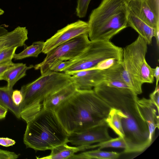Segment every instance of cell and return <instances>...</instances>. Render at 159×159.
Wrapping results in <instances>:
<instances>
[{"mask_svg":"<svg viewBox=\"0 0 159 159\" xmlns=\"http://www.w3.org/2000/svg\"><path fill=\"white\" fill-rule=\"evenodd\" d=\"M16 64L12 61L0 64V80H2V77L4 72L9 68Z\"/></svg>","mask_w":159,"mask_h":159,"instance_id":"obj_32","label":"cell"},{"mask_svg":"<svg viewBox=\"0 0 159 159\" xmlns=\"http://www.w3.org/2000/svg\"><path fill=\"white\" fill-rule=\"evenodd\" d=\"M4 13V11L1 9L0 8V16L2 15Z\"/></svg>","mask_w":159,"mask_h":159,"instance_id":"obj_36","label":"cell"},{"mask_svg":"<svg viewBox=\"0 0 159 159\" xmlns=\"http://www.w3.org/2000/svg\"><path fill=\"white\" fill-rule=\"evenodd\" d=\"M105 121L108 126L119 136L124 138V134L119 110L111 107Z\"/></svg>","mask_w":159,"mask_h":159,"instance_id":"obj_21","label":"cell"},{"mask_svg":"<svg viewBox=\"0 0 159 159\" xmlns=\"http://www.w3.org/2000/svg\"><path fill=\"white\" fill-rule=\"evenodd\" d=\"M125 0L128 3H129V2H130V1H131L133 0Z\"/></svg>","mask_w":159,"mask_h":159,"instance_id":"obj_37","label":"cell"},{"mask_svg":"<svg viewBox=\"0 0 159 159\" xmlns=\"http://www.w3.org/2000/svg\"><path fill=\"white\" fill-rule=\"evenodd\" d=\"M111 108L93 90L77 89L54 112L69 135L105 122Z\"/></svg>","mask_w":159,"mask_h":159,"instance_id":"obj_2","label":"cell"},{"mask_svg":"<svg viewBox=\"0 0 159 159\" xmlns=\"http://www.w3.org/2000/svg\"><path fill=\"white\" fill-rule=\"evenodd\" d=\"M153 75L156 80V86H157L158 84V82L159 79V67L157 66L155 68L152 69Z\"/></svg>","mask_w":159,"mask_h":159,"instance_id":"obj_34","label":"cell"},{"mask_svg":"<svg viewBox=\"0 0 159 159\" xmlns=\"http://www.w3.org/2000/svg\"><path fill=\"white\" fill-rule=\"evenodd\" d=\"M72 83L70 75L49 70L22 86L20 91L23 100L19 105L21 118L27 123L31 121L41 111L48 96Z\"/></svg>","mask_w":159,"mask_h":159,"instance_id":"obj_5","label":"cell"},{"mask_svg":"<svg viewBox=\"0 0 159 159\" xmlns=\"http://www.w3.org/2000/svg\"><path fill=\"white\" fill-rule=\"evenodd\" d=\"M119 153L115 152L102 151L101 149L92 150L74 154L70 159H116L120 156Z\"/></svg>","mask_w":159,"mask_h":159,"instance_id":"obj_20","label":"cell"},{"mask_svg":"<svg viewBox=\"0 0 159 159\" xmlns=\"http://www.w3.org/2000/svg\"><path fill=\"white\" fill-rule=\"evenodd\" d=\"M148 5L159 20V0H145Z\"/></svg>","mask_w":159,"mask_h":159,"instance_id":"obj_28","label":"cell"},{"mask_svg":"<svg viewBox=\"0 0 159 159\" xmlns=\"http://www.w3.org/2000/svg\"><path fill=\"white\" fill-rule=\"evenodd\" d=\"M50 154L42 157H37V159H70L75 153L80 151L86 150L85 147L78 146L71 147L64 143L57 146L51 150Z\"/></svg>","mask_w":159,"mask_h":159,"instance_id":"obj_18","label":"cell"},{"mask_svg":"<svg viewBox=\"0 0 159 159\" xmlns=\"http://www.w3.org/2000/svg\"><path fill=\"white\" fill-rule=\"evenodd\" d=\"M17 47L6 49L0 53V64L12 61Z\"/></svg>","mask_w":159,"mask_h":159,"instance_id":"obj_24","label":"cell"},{"mask_svg":"<svg viewBox=\"0 0 159 159\" xmlns=\"http://www.w3.org/2000/svg\"><path fill=\"white\" fill-rule=\"evenodd\" d=\"M91 0H78L76 8V15L82 18L86 15L89 5Z\"/></svg>","mask_w":159,"mask_h":159,"instance_id":"obj_25","label":"cell"},{"mask_svg":"<svg viewBox=\"0 0 159 159\" xmlns=\"http://www.w3.org/2000/svg\"><path fill=\"white\" fill-rule=\"evenodd\" d=\"M127 147L126 143L124 138L120 136L115 138H112L109 140L98 143L94 144L91 145L88 147V149H93L99 147L101 149L107 148H121L125 149Z\"/></svg>","mask_w":159,"mask_h":159,"instance_id":"obj_23","label":"cell"},{"mask_svg":"<svg viewBox=\"0 0 159 159\" xmlns=\"http://www.w3.org/2000/svg\"><path fill=\"white\" fill-rule=\"evenodd\" d=\"M109 127L106 122L89 128L83 131L69 135V142L77 146L88 147L112 138L109 134Z\"/></svg>","mask_w":159,"mask_h":159,"instance_id":"obj_10","label":"cell"},{"mask_svg":"<svg viewBox=\"0 0 159 159\" xmlns=\"http://www.w3.org/2000/svg\"><path fill=\"white\" fill-rule=\"evenodd\" d=\"M67 74L71 76L73 83L78 89H92L105 81L104 70L87 69Z\"/></svg>","mask_w":159,"mask_h":159,"instance_id":"obj_11","label":"cell"},{"mask_svg":"<svg viewBox=\"0 0 159 159\" xmlns=\"http://www.w3.org/2000/svg\"><path fill=\"white\" fill-rule=\"evenodd\" d=\"M68 64V61H59L52 64L49 67V71L51 70L55 72H62L63 70L66 67Z\"/></svg>","mask_w":159,"mask_h":159,"instance_id":"obj_27","label":"cell"},{"mask_svg":"<svg viewBox=\"0 0 159 159\" xmlns=\"http://www.w3.org/2000/svg\"><path fill=\"white\" fill-rule=\"evenodd\" d=\"M8 110L7 108L0 104V120L5 117Z\"/></svg>","mask_w":159,"mask_h":159,"instance_id":"obj_35","label":"cell"},{"mask_svg":"<svg viewBox=\"0 0 159 159\" xmlns=\"http://www.w3.org/2000/svg\"><path fill=\"white\" fill-rule=\"evenodd\" d=\"M13 90L9 89L7 86L0 87V104L10 111L17 118L20 119V107L14 103L12 98Z\"/></svg>","mask_w":159,"mask_h":159,"instance_id":"obj_19","label":"cell"},{"mask_svg":"<svg viewBox=\"0 0 159 159\" xmlns=\"http://www.w3.org/2000/svg\"><path fill=\"white\" fill-rule=\"evenodd\" d=\"M128 27L134 29L147 42L148 44H150L153 37V28L137 16L129 8L127 18Z\"/></svg>","mask_w":159,"mask_h":159,"instance_id":"obj_15","label":"cell"},{"mask_svg":"<svg viewBox=\"0 0 159 159\" xmlns=\"http://www.w3.org/2000/svg\"><path fill=\"white\" fill-rule=\"evenodd\" d=\"M151 102L157 107L158 109H159V86L158 85L156 86L154 91L149 95Z\"/></svg>","mask_w":159,"mask_h":159,"instance_id":"obj_30","label":"cell"},{"mask_svg":"<svg viewBox=\"0 0 159 159\" xmlns=\"http://www.w3.org/2000/svg\"><path fill=\"white\" fill-rule=\"evenodd\" d=\"M19 155L14 152L0 149V159H16Z\"/></svg>","mask_w":159,"mask_h":159,"instance_id":"obj_29","label":"cell"},{"mask_svg":"<svg viewBox=\"0 0 159 159\" xmlns=\"http://www.w3.org/2000/svg\"><path fill=\"white\" fill-rule=\"evenodd\" d=\"M44 43L43 41L34 42L30 46H25L20 52L15 53L13 59L20 60L30 57H37L42 52Z\"/></svg>","mask_w":159,"mask_h":159,"instance_id":"obj_22","label":"cell"},{"mask_svg":"<svg viewBox=\"0 0 159 159\" xmlns=\"http://www.w3.org/2000/svg\"><path fill=\"white\" fill-rule=\"evenodd\" d=\"M148 44L139 35L136 39L123 48L122 64L125 70L134 79L142 84L152 83V68L147 63L146 56Z\"/></svg>","mask_w":159,"mask_h":159,"instance_id":"obj_7","label":"cell"},{"mask_svg":"<svg viewBox=\"0 0 159 159\" xmlns=\"http://www.w3.org/2000/svg\"><path fill=\"white\" fill-rule=\"evenodd\" d=\"M129 9L125 0H102L89 16L88 35L90 41H110L127 27Z\"/></svg>","mask_w":159,"mask_h":159,"instance_id":"obj_3","label":"cell"},{"mask_svg":"<svg viewBox=\"0 0 159 159\" xmlns=\"http://www.w3.org/2000/svg\"><path fill=\"white\" fill-rule=\"evenodd\" d=\"M123 48L110 41H91L86 49L68 64L62 72L66 74L83 70L106 69L116 61L121 62Z\"/></svg>","mask_w":159,"mask_h":159,"instance_id":"obj_6","label":"cell"},{"mask_svg":"<svg viewBox=\"0 0 159 159\" xmlns=\"http://www.w3.org/2000/svg\"><path fill=\"white\" fill-rule=\"evenodd\" d=\"M27 124L23 139L26 148L44 151L69 142V134L54 111L43 107Z\"/></svg>","mask_w":159,"mask_h":159,"instance_id":"obj_4","label":"cell"},{"mask_svg":"<svg viewBox=\"0 0 159 159\" xmlns=\"http://www.w3.org/2000/svg\"><path fill=\"white\" fill-rule=\"evenodd\" d=\"M128 6L137 16L153 29L159 25V20L145 0H132L128 3Z\"/></svg>","mask_w":159,"mask_h":159,"instance_id":"obj_13","label":"cell"},{"mask_svg":"<svg viewBox=\"0 0 159 159\" xmlns=\"http://www.w3.org/2000/svg\"><path fill=\"white\" fill-rule=\"evenodd\" d=\"M122 68V61H116L110 66L104 69V82L108 85L114 87L130 89L122 78L121 72Z\"/></svg>","mask_w":159,"mask_h":159,"instance_id":"obj_16","label":"cell"},{"mask_svg":"<svg viewBox=\"0 0 159 159\" xmlns=\"http://www.w3.org/2000/svg\"><path fill=\"white\" fill-rule=\"evenodd\" d=\"M16 142L14 140L8 138L0 137V145L8 147L15 144Z\"/></svg>","mask_w":159,"mask_h":159,"instance_id":"obj_33","label":"cell"},{"mask_svg":"<svg viewBox=\"0 0 159 159\" xmlns=\"http://www.w3.org/2000/svg\"><path fill=\"white\" fill-rule=\"evenodd\" d=\"M88 22L80 20L68 24L57 31L44 42L42 52L45 54L66 41L84 33H88Z\"/></svg>","mask_w":159,"mask_h":159,"instance_id":"obj_9","label":"cell"},{"mask_svg":"<svg viewBox=\"0 0 159 159\" xmlns=\"http://www.w3.org/2000/svg\"><path fill=\"white\" fill-rule=\"evenodd\" d=\"M12 98L14 103L19 106L23 100V97L20 90H13L12 95Z\"/></svg>","mask_w":159,"mask_h":159,"instance_id":"obj_31","label":"cell"},{"mask_svg":"<svg viewBox=\"0 0 159 159\" xmlns=\"http://www.w3.org/2000/svg\"><path fill=\"white\" fill-rule=\"evenodd\" d=\"M78 89L72 83L48 96L43 103L44 108L54 111L63 101L72 95Z\"/></svg>","mask_w":159,"mask_h":159,"instance_id":"obj_14","label":"cell"},{"mask_svg":"<svg viewBox=\"0 0 159 159\" xmlns=\"http://www.w3.org/2000/svg\"><path fill=\"white\" fill-rule=\"evenodd\" d=\"M137 103L141 116L147 124L149 139L152 141L155 130L159 129V110L150 99L138 98Z\"/></svg>","mask_w":159,"mask_h":159,"instance_id":"obj_12","label":"cell"},{"mask_svg":"<svg viewBox=\"0 0 159 159\" xmlns=\"http://www.w3.org/2000/svg\"><path fill=\"white\" fill-rule=\"evenodd\" d=\"M33 67L32 65L28 66L25 64L16 63L15 65L9 68L4 72L2 80L7 82V86L9 89L13 90V88L17 82L25 76L27 71Z\"/></svg>","mask_w":159,"mask_h":159,"instance_id":"obj_17","label":"cell"},{"mask_svg":"<svg viewBox=\"0 0 159 159\" xmlns=\"http://www.w3.org/2000/svg\"><path fill=\"white\" fill-rule=\"evenodd\" d=\"M19 31V28L16 27L12 31L9 32L4 27L0 25V44L14 36Z\"/></svg>","mask_w":159,"mask_h":159,"instance_id":"obj_26","label":"cell"},{"mask_svg":"<svg viewBox=\"0 0 159 159\" xmlns=\"http://www.w3.org/2000/svg\"><path fill=\"white\" fill-rule=\"evenodd\" d=\"M93 90L111 107L119 110L127 144L123 153L140 152L149 147L152 141L147 124L138 108V95L129 89L109 86L104 81Z\"/></svg>","mask_w":159,"mask_h":159,"instance_id":"obj_1","label":"cell"},{"mask_svg":"<svg viewBox=\"0 0 159 159\" xmlns=\"http://www.w3.org/2000/svg\"><path fill=\"white\" fill-rule=\"evenodd\" d=\"M88 33L80 34L60 45L46 54L43 60L34 66L35 70H40L41 75L49 71L54 62L72 60L80 54L87 47L90 40Z\"/></svg>","mask_w":159,"mask_h":159,"instance_id":"obj_8","label":"cell"}]
</instances>
